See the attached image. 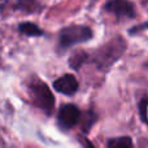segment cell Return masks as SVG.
<instances>
[{"instance_id":"cell-2","label":"cell","mask_w":148,"mask_h":148,"mask_svg":"<svg viewBox=\"0 0 148 148\" xmlns=\"http://www.w3.org/2000/svg\"><path fill=\"white\" fill-rule=\"evenodd\" d=\"M31 91L34 94V99H35L36 104L46 112H51L55 105V99L48 86L43 82H35L31 84Z\"/></svg>"},{"instance_id":"cell-3","label":"cell","mask_w":148,"mask_h":148,"mask_svg":"<svg viewBox=\"0 0 148 148\" xmlns=\"http://www.w3.org/2000/svg\"><path fill=\"white\" fill-rule=\"evenodd\" d=\"M81 113L74 104H65L59 110V123L61 127L70 129L79 121Z\"/></svg>"},{"instance_id":"cell-6","label":"cell","mask_w":148,"mask_h":148,"mask_svg":"<svg viewBox=\"0 0 148 148\" xmlns=\"http://www.w3.org/2000/svg\"><path fill=\"white\" fill-rule=\"evenodd\" d=\"M20 31L25 35H29V36H39L43 34V31L35 25V23H31V22H23L18 26Z\"/></svg>"},{"instance_id":"cell-7","label":"cell","mask_w":148,"mask_h":148,"mask_svg":"<svg viewBox=\"0 0 148 148\" xmlns=\"http://www.w3.org/2000/svg\"><path fill=\"white\" fill-rule=\"evenodd\" d=\"M108 148H133V142L129 136H120L110 139L108 142Z\"/></svg>"},{"instance_id":"cell-10","label":"cell","mask_w":148,"mask_h":148,"mask_svg":"<svg viewBox=\"0 0 148 148\" xmlns=\"http://www.w3.org/2000/svg\"><path fill=\"white\" fill-rule=\"evenodd\" d=\"M86 148H96V147H94L91 143H90V142H87V140H86Z\"/></svg>"},{"instance_id":"cell-8","label":"cell","mask_w":148,"mask_h":148,"mask_svg":"<svg viewBox=\"0 0 148 148\" xmlns=\"http://www.w3.org/2000/svg\"><path fill=\"white\" fill-rule=\"evenodd\" d=\"M84 59H86V55L84 53H78V55H75L72 60H70V64H72L73 68H79V64H82V62L84 61Z\"/></svg>"},{"instance_id":"cell-4","label":"cell","mask_w":148,"mask_h":148,"mask_svg":"<svg viewBox=\"0 0 148 148\" xmlns=\"http://www.w3.org/2000/svg\"><path fill=\"white\" fill-rule=\"evenodd\" d=\"M105 10L113 13L118 18L121 17H134L135 10L130 1L127 0H110L105 5Z\"/></svg>"},{"instance_id":"cell-1","label":"cell","mask_w":148,"mask_h":148,"mask_svg":"<svg viewBox=\"0 0 148 148\" xmlns=\"http://www.w3.org/2000/svg\"><path fill=\"white\" fill-rule=\"evenodd\" d=\"M92 31L87 26L73 25L69 27H65L60 33V46L70 47L77 43H83L91 39Z\"/></svg>"},{"instance_id":"cell-5","label":"cell","mask_w":148,"mask_h":148,"mask_svg":"<svg viewBox=\"0 0 148 148\" xmlns=\"http://www.w3.org/2000/svg\"><path fill=\"white\" fill-rule=\"evenodd\" d=\"M53 87L56 91L61 92L65 95H73L78 90V81L72 74H65L56 79L53 83Z\"/></svg>"},{"instance_id":"cell-9","label":"cell","mask_w":148,"mask_h":148,"mask_svg":"<svg viewBox=\"0 0 148 148\" xmlns=\"http://www.w3.org/2000/svg\"><path fill=\"white\" fill-rule=\"evenodd\" d=\"M147 107H148V100L144 99L139 103V110H140V116H142V120L144 122H147Z\"/></svg>"}]
</instances>
